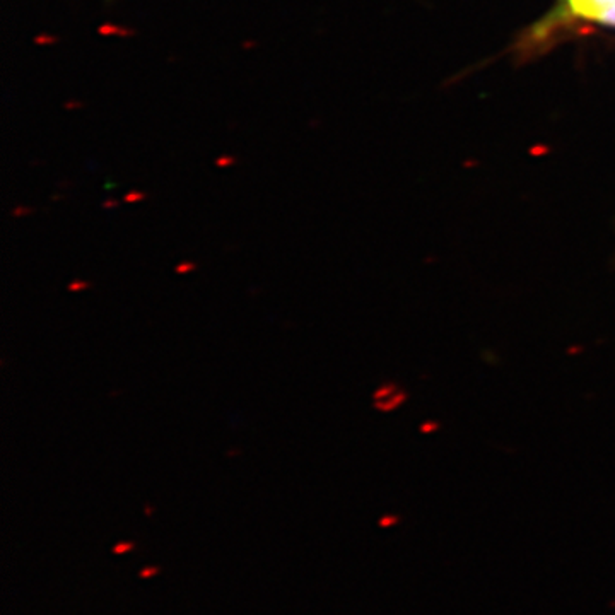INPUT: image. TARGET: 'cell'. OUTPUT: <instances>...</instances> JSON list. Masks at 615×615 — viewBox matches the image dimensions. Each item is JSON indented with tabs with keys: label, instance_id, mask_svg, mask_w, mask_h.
<instances>
[{
	"label": "cell",
	"instance_id": "cell-2",
	"mask_svg": "<svg viewBox=\"0 0 615 615\" xmlns=\"http://www.w3.org/2000/svg\"><path fill=\"white\" fill-rule=\"evenodd\" d=\"M405 400V393H393V395H390L388 399H385V400H379V402H374V407L376 408H379V410H383V412H388V410H393V408L395 407H399L400 404H402Z\"/></svg>",
	"mask_w": 615,
	"mask_h": 615
},
{
	"label": "cell",
	"instance_id": "cell-8",
	"mask_svg": "<svg viewBox=\"0 0 615 615\" xmlns=\"http://www.w3.org/2000/svg\"><path fill=\"white\" fill-rule=\"evenodd\" d=\"M236 455H239L238 448H234V450H229V453H227V456H236Z\"/></svg>",
	"mask_w": 615,
	"mask_h": 615
},
{
	"label": "cell",
	"instance_id": "cell-7",
	"mask_svg": "<svg viewBox=\"0 0 615 615\" xmlns=\"http://www.w3.org/2000/svg\"><path fill=\"white\" fill-rule=\"evenodd\" d=\"M159 573V568H146V569H142L141 573H139V576L141 578H150V576H154V574H157Z\"/></svg>",
	"mask_w": 615,
	"mask_h": 615
},
{
	"label": "cell",
	"instance_id": "cell-5",
	"mask_svg": "<svg viewBox=\"0 0 615 615\" xmlns=\"http://www.w3.org/2000/svg\"><path fill=\"white\" fill-rule=\"evenodd\" d=\"M195 268H197V265L193 261H182V263L176 265L175 272L176 274H189V272H193Z\"/></svg>",
	"mask_w": 615,
	"mask_h": 615
},
{
	"label": "cell",
	"instance_id": "cell-1",
	"mask_svg": "<svg viewBox=\"0 0 615 615\" xmlns=\"http://www.w3.org/2000/svg\"><path fill=\"white\" fill-rule=\"evenodd\" d=\"M568 6L573 16L598 21L602 14L614 9L615 0H568Z\"/></svg>",
	"mask_w": 615,
	"mask_h": 615
},
{
	"label": "cell",
	"instance_id": "cell-3",
	"mask_svg": "<svg viewBox=\"0 0 615 615\" xmlns=\"http://www.w3.org/2000/svg\"><path fill=\"white\" fill-rule=\"evenodd\" d=\"M89 287H93L91 282L83 281V279H76V281L69 282L67 289L71 291V293H80V291H86V289H89Z\"/></svg>",
	"mask_w": 615,
	"mask_h": 615
},
{
	"label": "cell",
	"instance_id": "cell-6",
	"mask_svg": "<svg viewBox=\"0 0 615 615\" xmlns=\"http://www.w3.org/2000/svg\"><path fill=\"white\" fill-rule=\"evenodd\" d=\"M135 547L134 542H120L113 547V554H125V552L132 551Z\"/></svg>",
	"mask_w": 615,
	"mask_h": 615
},
{
	"label": "cell",
	"instance_id": "cell-4",
	"mask_svg": "<svg viewBox=\"0 0 615 615\" xmlns=\"http://www.w3.org/2000/svg\"><path fill=\"white\" fill-rule=\"evenodd\" d=\"M596 23L610 26V28H615V7H614V9L607 10L605 14H602V16L598 17V21H596Z\"/></svg>",
	"mask_w": 615,
	"mask_h": 615
}]
</instances>
